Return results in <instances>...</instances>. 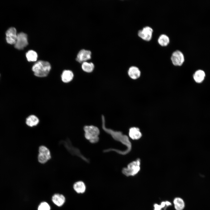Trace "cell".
Here are the masks:
<instances>
[{
	"label": "cell",
	"instance_id": "1",
	"mask_svg": "<svg viewBox=\"0 0 210 210\" xmlns=\"http://www.w3.org/2000/svg\"><path fill=\"white\" fill-rule=\"evenodd\" d=\"M102 128L107 133L110 134L113 139L116 141L120 142L126 147V150H121L114 148H109L103 150L104 153L110 151H114L122 155H125L128 154L132 149V145L128 137L120 131H115L110 128H107L105 125V120L104 116H102Z\"/></svg>",
	"mask_w": 210,
	"mask_h": 210
},
{
	"label": "cell",
	"instance_id": "2",
	"mask_svg": "<svg viewBox=\"0 0 210 210\" xmlns=\"http://www.w3.org/2000/svg\"><path fill=\"white\" fill-rule=\"evenodd\" d=\"M51 69V65L48 62L41 60L35 62L32 68V70L34 75L39 77H44L47 76Z\"/></svg>",
	"mask_w": 210,
	"mask_h": 210
},
{
	"label": "cell",
	"instance_id": "3",
	"mask_svg": "<svg viewBox=\"0 0 210 210\" xmlns=\"http://www.w3.org/2000/svg\"><path fill=\"white\" fill-rule=\"evenodd\" d=\"M83 129L85 138L90 143L95 144L99 141L100 130L97 127L93 125H86Z\"/></svg>",
	"mask_w": 210,
	"mask_h": 210
},
{
	"label": "cell",
	"instance_id": "4",
	"mask_svg": "<svg viewBox=\"0 0 210 210\" xmlns=\"http://www.w3.org/2000/svg\"><path fill=\"white\" fill-rule=\"evenodd\" d=\"M140 160L137 159L127 165L126 167L123 168L122 173L127 176H133L136 175L140 169Z\"/></svg>",
	"mask_w": 210,
	"mask_h": 210
},
{
	"label": "cell",
	"instance_id": "5",
	"mask_svg": "<svg viewBox=\"0 0 210 210\" xmlns=\"http://www.w3.org/2000/svg\"><path fill=\"white\" fill-rule=\"evenodd\" d=\"M38 152V160L40 163L45 164L51 158L50 150L45 146L41 145L39 147Z\"/></svg>",
	"mask_w": 210,
	"mask_h": 210
},
{
	"label": "cell",
	"instance_id": "6",
	"mask_svg": "<svg viewBox=\"0 0 210 210\" xmlns=\"http://www.w3.org/2000/svg\"><path fill=\"white\" fill-rule=\"evenodd\" d=\"M28 44L27 35L23 32L17 34L15 47L18 50L23 49Z\"/></svg>",
	"mask_w": 210,
	"mask_h": 210
},
{
	"label": "cell",
	"instance_id": "7",
	"mask_svg": "<svg viewBox=\"0 0 210 210\" xmlns=\"http://www.w3.org/2000/svg\"><path fill=\"white\" fill-rule=\"evenodd\" d=\"M171 59L173 64L176 66H181L185 61L183 54L181 51L178 50L175 51L173 52Z\"/></svg>",
	"mask_w": 210,
	"mask_h": 210
},
{
	"label": "cell",
	"instance_id": "8",
	"mask_svg": "<svg viewBox=\"0 0 210 210\" xmlns=\"http://www.w3.org/2000/svg\"><path fill=\"white\" fill-rule=\"evenodd\" d=\"M127 74L129 77L131 79L133 80H137L141 77V72L140 69L137 66H132L129 68Z\"/></svg>",
	"mask_w": 210,
	"mask_h": 210
},
{
	"label": "cell",
	"instance_id": "9",
	"mask_svg": "<svg viewBox=\"0 0 210 210\" xmlns=\"http://www.w3.org/2000/svg\"><path fill=\"white\" fill-rule=\"evenodd\" d=\"M91 52L90 51L83 49L80 50L78 53L76 60L80 63L87 61L91 59Z\"/></svg>",
	"mask_w": 210,
	"mask_h": 210
},
{
	"label": "cell",
	"instance_id": "10",
	"mask_svg": "<svg viewBox=\"0 0 210 210\" xmlns=\"http://www.w3.org/2000/svg\"><path fill=\"white\" fill-rule=\"evenodd\" d=\"M153 32V30L151 28L146 26L138 31V35L144 40L149 41L152 38Z\"/></svg>",
	"mask_w": 210,
	"mask_h": 210
},
{
	"label": "cell",
	"instance_id": "11",
	"mask_svg": "<svg viewBox=\"0 0 210 210\" xmlns=\"http://www.w3.org/2000/svg\"><path fill=\"white\" fill-rule=\"evenodd\" d=\"M6 39L7 42L10 44L15 43L17 36L16 29L11 27L9 28L6 32Z\"/></svg>",
	"mask_w": 210,
	"mask_h": 210
},
{
	"label": "cell",
	"instance_id": "12",
	"mask_svg": "<svg viewBox=\"0 0 210 210\" xmlns=\"http://www.w3.org/2000/svg\"><path fill=\"white\" fill-rule=\"evenodd\" d=\"M129 136L132 139L137 140L140 139L142 135L139 128L132 127L129 129Z\"/></svg>",
	"mask_w": 210,
	"mask_h": 210
},
{
	"label": "cell",
	"instance_id": "13",
	"mask_svg": "<svg viewBox=\"0 0 210 210\" xmlns=\"http://www.w3.org/2000/svg\"><path fill=\"white\" fill-rule=\"evenodd\" d=\"M62 81L64 83H68L71 81L74 77V74L71 70H65L62 72L61 76Z\"/></svg>",
	"mask_w": 210,
	"mask_h": 210
},
{
	"label": "cell",
	"instance_id": "14",
	"mask_svg": "<svg viewBox=\"0 0 210 210\" xmlns=\"http://www.w3.org/2000/svg\"><path fill=\"white\" fill-rule=\"evenodd\" d=\"M52 200L55 205L58 206H61L64 204L65 198L62 194H55L52 196Z\"/></svg>",
	"mask_w": 210,
	"mask_h": 210
},
{
	"label": "cell",
	"instance_id": "15",
	"mask_svg": "<svg viewBox=\"0 0 210 210\" xmlns=\"http://www.w3.org/2000/svg\"><path fill=\"white\" fill-rule=\"evenodd\" d=\"M39 122L38 118L35 115H31L26 119V123L28 126L33 127L37 126Z\"/></svg>",
	"mask_w": 210,
	"mask_h": 210
},
{
	"label": "cell",
	"instance_id": "16",
	"mask_svg": "<svg viewBox=\"0 0 210 210\" xmlns=\"http://www.w3.org/2000/svg\"><path fill=\"white\" fill-rule=\"evenodd\" d=\"M205 74L204 71L201 70L196 71L194 74L193 78L194 81L198 83H201L204 80Z\"/></svg>",
	"mask_w": 210,
	"mask_h": 210
},
{
	"label": "cell",
	"instance_id": "17",
	"mask_svg": "<svg viewBox=\"0 0 210 210\" xmlns=\"http://www.w3.org/2000/svg\"><path fill=\"white\" fill-rule=\"evenodd\" d=\"M73 188L76 192L78 193H83L85 190L86 186L83 182L79 181L76 182L74 184Z\"/></svg>",
	"mask_w": 210,
	"mask_h": 210
},
{
	"label": "cell",
	"instance_id": "18",
	"mask_svg": "<svg viewBox=\"0 0 210 210\" xmlns=\"http://www.w3.org/2000/svg\"><path fill=\"white\" fill-rule=\"evenodd\" d=\"M81 68L85 72L88 73L92 72L94 69V65L92 62H85L82 63Z\"/></svg>",
	"mask_w": 210,
	"mask_h": 210
},
{
	"label": "cell",
	"instance_id": "19",
	"mask_svg": "<svg viewBox=\"0 0 210 210\" xmlns=\"http://www.w3.org/2000/svg\"><path fill=\"white\" fill-rule=\"evenodd\" d=\"M174 208L176 210H183L185 207V203L183 200L179 197H176L173 201Z\"/></svg>",
	"mask_w": 210,
	"mask_h": 210
},
{
	"label": "cell",
	"instance_id": "20",
	"mask_svg": "<svg viewBox=\"0 0 210 210\" xmlns=\"http://www.w3.org/2000/svg\"><path fill=\"white\" fill-rule=\"evenodd\" d=\"M26 56L27 61L29 62H36L38 58L36 52L33 50H30L26 53Z\"/></svg>",
	"mask_w": 210,
	"mask_h": 210
},
{
	"label": "cell",
	"instance_id": "21",
	"mask_svg": "<svg viewBox=\"0 0 210 210\" xmlns=\"http://www.w3.org/2000/svg\"><path fill=\"white\" fill-rule=\"evenodd\" d=\"M158 41L159 43L162 46H167L169 42V39L167 35L162 34L160 36Z\"/></svg>",
	"mask_w": 210,
	"mask_h": 210
},
{
	"label": "cell",
	"instance_id": "22",
	"mask_svg": "<svg viewBox=\"0 0 210 210\" xmlns=\"http://www.w3.org/2000/svg\"><path fill=\"white\" fill-rule=\"evenodd\" d=\"M49 205L46 202H41L39 205L38 210H50Z\"/></svg>",
	"mask_w": 210,
	"mask_h": 210
},
{
	"label": "cell",
	"instance_id": "23",
	"mask_svg": "<svg viewBox=\"0 0 210 210\" xmlns=\"http://www.w3.org/2000/svg\"><path fill=\"white\" fill-rule=\"evenodd\" d=\"M154 210H161L164 207L166 208L165 201L162 202L160 204H155L154 205Z\"/></svg>",
	"mask_w": 210,
	"mask_h": 210
},
{
	"label": "cell",
	"instance_id": "24",
	"mask_svg": "<svg viewBox=\"0 0 210 210\" xmlns=\"http://www.w3.org/2000/svg\"></svg>",
	"mask_w": 210,
	"mask_h": 210
}]
</instances>
